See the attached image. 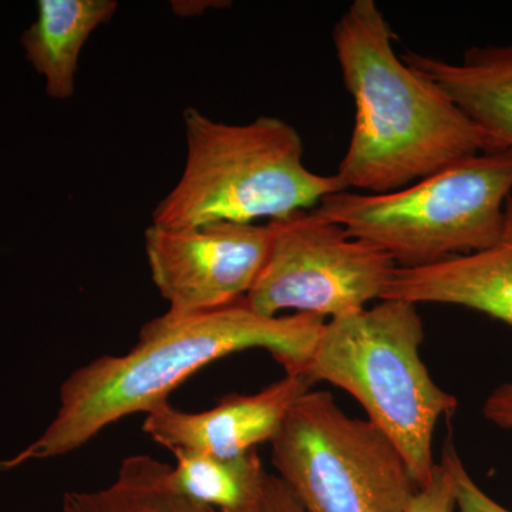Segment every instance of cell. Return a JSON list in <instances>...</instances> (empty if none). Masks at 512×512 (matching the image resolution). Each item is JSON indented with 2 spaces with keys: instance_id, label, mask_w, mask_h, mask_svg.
Here are the masks:
<instances>
[{
  "instance_id": "cell-1",
  "label": "cell",
  "mask_w": 512,
  "mask_h": 512,
  "mask_svg": "<svg viewBox=\"0 0 512 512\" xmlns=\"http://www.w3.org/2000/svg\"><path fill=\"white\" fill-rule=\"evenodd\" d=\"M325 323L308 313L259 315L247 299L192 315L165 312L143 326L126 355L99 357L67 377L55 420L18 456L0 461V471L72 453L110 424L167 403L188 377L231 353L265 349L286 373H306Z\"/></svg>"
},
{
  "instance_id": "cell-2",
  "label": "cell",
  "mask_w": 512,
  "mask_h": 512,
  "mask_svg": "<svg viewBox=\"0 0 512 512\" xmlns=\"http://www.w3.org/2000/svg\"><path fill=\"white\" fill-rule=\"evenodd\" d=\"M355 126L336 177L346 190L386 194L495 151L490 137L439 86L396 55L375 0H355L332 32Z\"/></svg>"
},
{
  "instance_id": "cell-3",
  "label": "cell",
  "mask_w": 512,
  "mask_h": 512,
  "mask_svg": "<svg viewBox=\"0 0 512 512\" xmlns=\"http://www.w3.org/2000/svg\"><path fill=\"white\" fill-rule=\"evenodd\" d=\"M184 126V170L154 208L151 224L158 227L278 220L346 190L336 174L306 167L301 136L278 117L228 124L187 107Z\"/></svg>"
},
{
  "instance_id": "cell-4",
  "label": "cell",
  "mask_w": 512,
  "mask_h": 512,
  "mask_svg": "<svg viewBox=\"0 0 512 512\" xmlns=\"http://www.w3.org/2000/svg\"><path fill=\"white\" fill-rule=\"evenodd\" d=\"M424 326L417 305L382 299L373 308L330 319L313 350L308 373L362 404L406 460L417 485L433 476L437 423L458 402L431 379L420 356Z\"/></svg>"
},
{
  "instance_id": "cell-5",
  "label": "cell",
  "mask_w": 512,
  "mask_h": 512,
  "mask_svg": "<svg viewBox=\"0 0 512 512\" xmlns=\"http://www.w3.org/2000/svg\"><path fill=\"white\" fill-rule=\"evenodd\" d=\"M512 195V148L484 151L386 194L335 192L313 211L350 237L424 268L493 247Z\"/></svg>"
},
{
  "instance_id": "cell-6",
  "label": "cell",
  "mask_w": 512,
  "mask_h": 512,
  "mask_svg": "<svg viewBox=\"0 0 512 512\" xmlns=\"http://www.w3.org/2000/svg\"><path fill=\"white\" fill-rule=\"evenodd\" d=\"M271 444L278 477L306 512H406L419 490L393 441L329 392L303 394Z\"/></svg>"
},
{
  "instance_id": "cell-7",
  "label": "cell",
  "mask_w": 512,
  "mask_h": 512,
  "mask_svg": "<svg viewBox=\"0 0 512 512\" xmlns=\"http://www.w3.org/2000/svg\"><path fill=\"white\" fill-rule=\"evenodd\" d=\"M271 245L261 274L247 295L259 315L285 311L325 319L382 301L397 265L375 245L312 210L268 221Z\"/></svg>"
},
{
  "instance_id": "cell-8",
  "label": "cell",
  "mask_w": 512,
  "mask_h": 512,
  "mask_svg": "<svg viewBox=\"0 0 512 512\" xmlns=\"http://www.w3.org/2000/svg\"><path fill=\"white\" fill-rule=\"evenodd\" d=\"M271 245L268 224L211 222L192 228L151 224L144 249L151 279L184 316L214 311L247 298L261 274Z\"/></svg>"
},
{
  "instance_id": "cell-9",
  "label": "cell",
  "mask_w": 512,
  "mask_h": 512,
  "mask_svg": "<svg viewBox=\"0 0 512 512\" xmlns=\"http://www.w3.org/2000/svg\"><path fill=\"white\" fill-rule=\"evenodd\" d=\"M315 384L306 373H286L255 394H228L210 410L188 413L163 403L146 414L143 430L174 451L238 457L275 439L295 403Z\"/></svg>"
},
{
  "instance_id": "cell-10",
  "label": "cell",
  "mask_w": 512,
  "mask_h": 512,
  "mask_svg": "<svg viewBox=\"0 0 512 512\" xmlns=\"http://www.w3.org/2000/svg\"><path fill=\"white\" fill-rule=\"evenodd\" d=\"M383 299L463 306L512 328V195L493 247L424 268H397Z\"/></svg>"
},
{
  "instance_id": "cell-11",
  "label": "cell",
  "mask_w": 512,
  "mask_h": 512,
  "mask_svg": "<svg viewBox=\"0 0 512 512\" xmlns=\"http://www.w3.org/2000/svg\"><path fill=\"white\" fill-rule=\"evenodd\" d=\"M400 57L439 86L490 137L495 150L512 148V40L470 47L458 62L414 50Z\"/></svg>"
},
{
  "instance_id": "cell-12",
  "label": "cell",
  "mask_w": 512,
  "mask_h": 512,
  "mask_svg": "<svg viewBox=\"0 0 512 512\" xmlns=\"http://www.w3.org/2000/svg\"><path fill=\"white\" fill-rule=\"evenodd\" d=\"M116 0H39L36 22L22 35L28 60L46 79L47 96L76 92L80 55L90 36L116 15Z\"/></svg>"
},
{
  "instance_id": "cell-13",
  "label": "cell",
  "mask_w": 512,
  "mask_h": 512,
  "mask_svg": "<svg viewBox=\"0 0 512 512\" xmlns=\"http://www.w3.org/2000/svg\"><path fill=\"white\" fill-rule=\"evenodd\" d=\"M170 484L177 493L218 512H258L266 477L256 450L238 457L174 451Z\"/></svg>"
},
{
  "instance_id": "cell-14",
  "label": "cell",
  "mask_w": 512,
  "mask_h": 512,
  "mask_svg": "<svg viewBox=\"0 0 512 512\" xmlns=\"http://www.w3.org/2000/svg\"><path fill=\"white\" fill-rule=\"evenodd\" d=\"M171 466L150 456L121 463L116 480L97 491L64 494V512H218L177 493L170 484Z\"/></svg>"
},
{
  "instance_id": "cell-15",
  "label": "cell",
  "mask_w": 512,
  "mask_h": 512,
  "mask_svg": "<svg viewBox=\"0 0 512 512\" xmlns=\"http://www.w3.org/2000/svg\"><path fill=\"white\" fill-rule=\"evenodd\" d=\"M453 444L443 448L429 483L420 487L407 505L406 512H456V480H454Z\"/></svg>"
},
{
  "instance_id": "cell-16",
  "label": "cell",
  "mask_w": 512,
  "mask_h": 512,
  "mask_svg": "<svg viewBox=\"0 0 512 512\" xmlns=\"http://www.w3.org/2000/svg\"><path fill=\"white\" fill-rule=\"evenodd\" d=\"M454 480H456V511L457 512H512L494 501L490 495L481 490L480 485L464 467L463 461L453 447Z\"/></svg>"
},
{
  "instance_id": "cell-17",
  "label": "cell",
  "mask_w": 512,
  "mask_h": 512,
  "mask_svg": "<svg viewBox=\"0 0 512 512\" xmlns=\"http://www.w3.org/2000/svg\"><path fill=\"white\" fill-rule=\"evenodd\" d=\"M485 419L504 430H512V375L488 394L483 406Z\"/></svg>"
},
{
  "instance_id": "cell-18",
  "label": "cell",
  "mask_w": 512,
  "mask_h": 512,
  "mask_svg": "<svg viewBox=\"0 0 512 512\" xmlns=\"http://www.w3.org/2000/svg\"><path fill=\"white\" fill-rule=\"evenodd\" d=\"M258 512H306L298 503L284 481L274 474L266 477L264 495Z\"/></svg>"
},
{
  "instance_id": "cell-19",
  "label": "cell",
  "mask_w": 512,
  "mask_h": 512,
  "mask_svg": "<svg viewBox=\"0 0 512 512\" xmlns=\"http://www.w3.org/2000/svg\"><path fill=\"white\" fill-rule=\"evenodd\" d=\"M229 2H173V9L178 15L181 16H190L192 15H201L202 12H205L207 9L218 8V5H227ZM191 15V16H192Z\"/></svg>"
}]
</instances>
